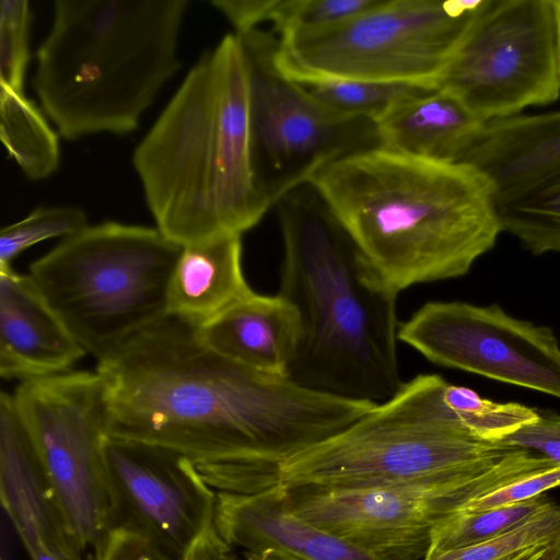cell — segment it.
<instances>
[{
	"instance_id": "obj_13",
	"label": "cell",
	"mask_w": 560,
	"mask_h": 560,
	"mask_svg": "<svg viewBox=\"0 0 560 560\" xmlns=\"http://www.w3.org/2000/svg\"><path fill=\"white\" fill-rule=\"evenodd\" d=\"M108 527L139 535L170 560H187L214 528L217 494L196 465L170 448L108 435Z\"/></svg>"
},
{
	"instance_id": "obj_27",
	"label": "cell",
	"mask_w": 560,
	"mask_h": 560,
	"mask_svg": "<svg viewBox=\"0 0 560 560\" xmlns=\"http://www.w3.org/2000/svg\"><path fill=\"white\" fill-rule=\"evenodd\" d=\"M89 225L86 213L73 206L39 207L0 231V269L31 246L52 237L65 238Z\"/></svg>"
},
{
	"instance_id": "obj_36",
	"label": "cell",
	"mask_w": 560,
	"mask_h": 560,
	"mask_svg": "<svg viewBox=\"0 0 560 560\" xmlns=\"http://www.w3.org/2000/svg\"><path fill=\"white\" fill-rule=\"evenodd\" d=\"M547 548L548 545L533 547L518 552L517 555L508 560H541Z\"/></svg>"
},
{
	"instance_id": "obj_3",
	"label": "cell",
	"mask_w": 560,
	"mask_h": 560,
	"mask_svg": "<svg viewBox=\"0 0 560 560\" xmlns=\"http://www.w3.org/2000/svg\"><path fill=\"white\" fill-rule=\"evenodd\" d=\"M155 228L179 246L240 235L271 207L253 160L246 59L236 34L203 52L132 153Z\"/></svg>"
},
{
	"instance_id": "obj_22",
	"label": "cell",
	"mask_w": 560,
	"mask_h": 560,
	"mask_svg": "<svg viewBox=\"0 0 560 560\" xmlns=\"http://www.w3.org/2000/svg\"><path fill=\"white\" fill-rule=\"evenodd\" d=\"M0 138L28 179L42 180L58 170L59 133L24 92L0 88Z\"/></svg>"
},
{
	"instance_id": "obj_25",
	"label": "cell",
	"mask_w": 560,
	"mask_h": 560,
	"mask_svg": "<svg viewBox=\"0 0 560 560\" xmlns=\"http://www.w3.org/2000/svg\"><path fill=\"white\" fill-rule=\"evenodd\" d=\"M498 211L502 232L532 254L560 252V172Z\"/></svg>"
},
{
	"instance_id": "obj_6",
	"label": "cell",
	"mask_w": 560,
	"mask_h": 560,
	"mask_svg": "<svg viewBox=\"0 0 560 560\" xmlns=\"http://www.w3.org/2000/svg\"><path fill=\"white\" fill-rule=\"evenodd\" d=\"M446 384L436 374L405 382L354 423L289 459L280 485L337 491L450 482L518 448L476 436L446 402Z\"/></svg>"
},
{
	"instance_id": "obj_9",
	"label": "cell",
	"mask_w": 560,
	"mask_h": 560,
	"mask_svg": "<svg viewBox=\"0 0 560 560\" xmlns=\"http://www.w3.org/2000/svg\"><path fill=\"white\" fill-rule=\"evenodd\" d=\"M18 413L80 552L109 536L104 444L109 404L101 375L88 371L24 381L12 393Z\"/></svg>"
},
{
	"instance_id": "obj_17",
	"label": "cell",
	"mask_w": 560,
	"mask_h": 560,
	"mask_svg": "<svg viewBox=\"0 0 560 560\" xmlns=\"http://www.w3.org/2000/svg\"><path fill=\"white\" fill-rule=\"evenodd\" d=\"M86 353L30 275L0 269V375L21 382L69 371Z\"/></svg>"
},
{
	"instance_id": "obj_34",
	"label": "cell",
	"mask_w": 560,
	"mask_h": 560,
	"mask_svg": "<svg viewBox=\"0 0 560 560\" xmlns=\"http://www.w3.org/2000/svg\"><path fill=\"white\" fill-rule=\"evenodd\" d=\"M231 547L220 537L215 527L195 546L187 560H299L275 549L247 552L245 558L230 553Z\"/></svg>"
},
{
	"instance_id": "obj_7",
	"label": "cell",
	"mask_w": 560,
	"mask_h": 560,
	"mask_svg": "<svg viewBox=\"0 0 560 560\" xmlns=\"http://www.w3.org/2000/svg\"><path fill=\"white\" fill-rule=\"evenodd\" d=\"M183 247L158 228L86 225L33 261L30 276L86 354L102 360L167 316Z\"/></svg>"
},
{
	"instance_id": "obj_32",
	"label": "cell",
	"mask_w": 560,
	"mask_h": 560,
	"mask_svg": "<svg viewBox=\"0 0 560 560\" xmlns=\"http://www.w3.org/2000/svg\"><path fill=\"white\" fill-rule=\"evenodd\" d=\"M539 417L510 436L506 445L530 450L560 465V415L538 410Z\"/></svg>"
},
{
	"instance_id": "obj_18",
	"label": "cell",
	"mask_w": 560,
	"mask_h": 560,
	"mask_svg": "<svg viewBox=\"0 0 560 560\" xmlns=\"http://www.w3.org/2000/svg\"><path fill=\"white\" fill-rule=\"evenodd\" d=\"M463 162L486 176L498 206L521 197L560 172V110L483 124Z\"/></svg>"
},
{
	"instance_id": "obj_33",
	"label": "cell",
	"mask_w": 560,
	"mask_h": 560,
	"mask_svg": "<svg viewBox=\"0 0 560 560\" xmlns=\"http://www.w3.org/2000/svg\"><path fill=\"white\" fill-rule=\"evenodd\" d=\"M94 558L95 560H170L147 539L126 530L109 533L107 540Z\"/></svg>"
},
{
	"instance_id": "obj_38",
	"label": "cell",
	"mask_w": 560,
	"mask_h": 560,
	"mask_svg": "<svg viewBox=\"0 0 560 560\" xmlns=\"http://www.w3.org/2000/svg\"><path fill=\"white\" fill-rule=\"evenodd\" d=\"M83 560H95L94 556L90 555L86 559L83 558Z\"/></svg>"
},
{
	"instance_id": "obj_20",
	"label": "cell",
	"mask_w": 560,
	"mask_h": 560,
	"mask_svg": "<svg viewBox=\"0 0 560 560\" xmlns=\"http://www.w3.org/2000/svg\"><path fill=\"white\" fill-rule=\"evenodd\" d=\"M380 144L431 161L463 162L483 124L441 89L396 101L376 121Z\"/></svg>"
},
{
	"instance_id": "obj_35",
	"label": "cell",
	"mask_w": 560,
	"mask_h": 560,
	"mask_svg": "<svg viewBox=\"0 0 560 560\" xmlns=\"http://www.w3.org/2000/svg\"><path fill=\"white\" fill-rule=\"evenodd\" d=\"M553 24H555V42L558 72L560 77V0H551Z\"/></svg>"
},
{
	"instance_id": "obj_26",
	"label": "cell",
	"mask_w": 560,
	"mask_h": 560,
	"mask_svg": "<svg viewBox=\"0 0 560 560\" xmlns=\"http://www.w3.org/2000/svg\"><path fill=\"white\" fill-rule=\"evenodd\" d=\"M444 398L478 438L500 442L533 423L539 411L518 402H495L468 387L446 384Z\"/></svg>"
},
{
	"instance_id": "obj_10",
	"label": "cell",
	"mask_w": 560,
	"mask_h": 560,
	"mask_svg": "<svg viewBox=\"0 0 560 560\" xmlns=\"http://www.w3.org/2000/svg\"><path fill=\"white\" fill-rule=\"evenodd\" d=\"M557 464L518 447L475 476L364 490L285 489L294 512L378 560H424L433 527L469 501Z\"/></svg>"
},
{
	"instance_id": "obj_15",
	"label": "cell",
	"mask_w": 560,
	"mask_h": 560,
	"mask_svg": "<svg viewBox=\"0 0 560 560\" xmlns=\"http://www.w3.org/2000/svg\"><path fill=\"white\" fill-rule=\"evenodd\" d=\"M0 497L32 560H83L73 544L12 394L0 395Z\"/></svg>"
},
{
	"instance_id": "obj_21",
	"label": "cell",
	"mask_w": 560,
	"mask_h": 560,
	"mask_svg": "<svg viewBox=\"0 0 560 560\" xmlns=\"http://www.w3.org/2000/svg\"><path fill=\"white\" fill-rule=\"evenodd\" d=\"M253 290L242 266V236L184 246L171 276L167 315L200 327Z\"/></svg>"
},
{
	"instance_id": "obj_2",
	"label": "cell",
	"mask_w": 560,
	"mask_h": 560,
	"mask_svg": "<svg viewBox=\"0 0 560 560\" xmlns=\"http://www.w3.org/2000/svg\"><path fill=\"white\" fill-rule=\"evenodd\" d=\"M307 184L397 295L466 275L502 232L490 182L464 162L377 145L327 163Z\"/></svg>"
},
{
	"instance_id": "obj_28",
	"label": "cell",
	"mask_w": 560,
	"mask_h": 560,
	"mask_svg": "<svg viewBox=\"0 0 560 560\" xmlns=\"http://www.w3.org/2000/svg\"><path fill=\"white\" fill-rule=\"evenodd\" d=\"M380 0H267L265 22L273 34L285 37L341 23L374 5Z\"/></svg>"
},
{
	"instance_id": "obj_23",
	"label": "cell",
	"mask_w": 560,
	"mask_h": 560,
	"mask_svg": "<svg viewBox=\"0 0 560 560\" xmlns=\"http://www.w3.org/2000/svg\"><path fill=\"white\" fill-rule=\"evenodd\" d=\"M553 503L546 494H541L503 506L476 511L459 509L433 527L424 560L488 541Z\"/></svg>"
},
{
	"instance_id": "obj_12",
	"label": "cell",
	"mask_w": 560,
	"mask_h": 560,
	"mask_svg": "<svg viewBox=\"0 0 560 560\" xmlns=\"http://www.w3.org/2000/svg\"><path fill=\"white\" fill-rule=\"evenodd\" d=\"M438 89L482 124L558 101L551 0H488Z\"/></svg>"
},
{
	"instance_id": "obj_14",
	"label": "cell",
	"mask_w": 560,
	"mask_h": 560,
	"mask_svg": "<svg viewBox=\"0 0 560 560\" xmlns=\"http://www.w3.org/2000/svg\"><path fill=\"white\" fill-rule=\"evenodd\" d=\"M398 340L435 364L560 398V343L552 329L497 304L428 302L400 323Z\"/></svg>"
},
{
	"instance_id": "obj_37",
	"label": "cell",
	"mask_w": 560,
	"mask_h": 560,
	"mask_svg": "<svg viewBox=\"0 0 560 560\" xmlns=\"http://www.w3.org/2000/svg\"><path fill=\"white\" fill-rule=\"evenodd\" d=\"M541 560H560V534L548 545Z\"/></svg>"
},
{
	"instance_id": "obj_31",
	"label": "cell",
	"mask_w": 560,
	"mask_h": 560,
	"mask_svg": "<svg viewBox=\"0 0 560 560\" xmlns=\"http://www.w3.org/2000/svg\"><path fill=\"white\" fill-rule=\"evenodd\" d=\"M560 487V465L527 475L495 491L474 499L460 509L482 510L527 501Z\"/></svg>"
},
{
	"instance_id": "obj_16",
	"label": "cell",
	"mask_w": 560,
	"mask_h": 560,
	"mask_svg": "<svg viewBox=\"0 0 560 560\" xmlns=\"http://www.w3.org/2000/svg\"><path fill=\"white\" fill-rule=\"evenodd\" d=\"M214 527L230 547L247 552L275 549L299 560H378L298 515L287 490L217 493Z\"/></svg>"
},
{
	"instance_id": "obj_19",
	"label": "cell",
	"mask_w": 560,
	"mask_h": 560,
	"mask_svg": "<svg viewBox=\"0 0 560 560\" xmlns=\"http://www.w3.org/2000/svg\"><path fill=\"white\" fill-rule=\"evenodd\" d=\"M200 340L219 354L265 373L287 375L302 335L296 308L279 293L252 292L196 327Z\"/></svg>"
},
{
	"instance_id": "obj_5",
	"label": "cell",
	"mask_w": 560,
	"mask_h": 560,
	"mask_svg": "<svg viewBox=\"0 0 560 560\" xmlns=\"http://www.w3.org/2000/svg\"><path fill=\"white\" fill-rule=\"evenodd\" d=\"M189 0H57L32 80L68 141L133 132L180 68Z\"/></svg>"
},
{
	"instance_id": "obj_24",
	"label": "cell",
	"mask_w": 560,
	"mask_h": 560,
	"mask_svg": "<svg viewBox=\"0 0 560 560\" xmlns=\"http://www.w3.org/2000/svg\"><path fill=\"white\" fill-rule=\"evenodd\" d=\"M324 110L341 120L376 121L396 101L420 90L402 83L359 80L290 78Z\"/></svg>"
},
{
	"instance_id": "obj_11",
	"label": "cell",
	"mask_w": 560,
	"mask_h": 560,
	"mask_svg": "<svg viewBox=\"0 0 560 560\" xmlns=\"http://www.w3.org/2000/svg\"><path fill=\"white\" fill-rule=\"evenodd\" d=\"M236 36L248 70L255 175L271 207L327 163L381 145L374 121L334 117L278 68L275 34L257 27Z\"/></svg>"
},
{
	"instance_id": "obj_8",
	"label": "cell",
	"mask_w": 560,
	"mask_h": 560,
	"mask_svg": "<svg viewBox=\"0 0 560 560\" xmlns=\"http://www.w3.org/2000/svg\"><path fill=\"white\" fill-rule=\"evenodd\" d=\"M488 0H380L341 23L278 37L289 78L402 83L438 89Z\"/></svg>"
},
{
	"instance_id": "obj_30",
	"label": "cell",
	"mask_w": 560,
	"mask_h": 560,
	"mask_svg": "<svg viewBox=\"0 0 560 560\" xmlns=\"http://www.w3.org/2000/svg\"><path fill=\"white\" fill-rule=\"evenodd\" d=\"M32 11L26 0L0 2V88L23 93Z\"/></svg>"
},
{
	"instance_id": "obj_4",
	"label": "cell",
	"mask_w": 560,
	"mask_h": 560,
	"mask_svg": "<svg viewBox=\"0 0 560 560\" xmlns=\"http://www.w3.org/2000/svg\"><path fill=\"white\" fill-rule=\"evenodd\" d=\"M283 260L279 294L298 311L299 350L288 376L308 389L381 404L402 386L398 295L374 277L310 185L275 205Z\"/></svg>"
},
{
	"instance_id": "obj_1",
	"label": "cell",
	"mask_w": 560,
	"mask_h": 560,
	"mask_svg": "<svg viewBox=\"0 0 560 560\" xmlns=\"http://www.w3.org/2000/svg\"><path fill=\"white\" fill-rule=\"evenodd\" d=\"M109 435L189 458L214 489L253 494L280 485L284 464L376 404L308 389L206 346L167 315L97 361Z\"/></svg>"
},
{
	"instance_id": "obj_29",
	"label": "cell",
	"mask_w": 560,
	"mask_h": 560,
	"mask_svg": "<svg viewBox=\"0 0 560 560\" xmlns=\"http://www.w3.org/2000/svg\"><path fill=\"white\" fill-rule=\"evenodd\" d=\"M559 534L560 505L553 503L488 541L450 551L430 560H508L526 549L549 545Z\"/></svg>"
}]
</instances>
